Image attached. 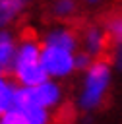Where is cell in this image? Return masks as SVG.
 <instances>
[{
	"label": "cell",
	"mask_w": 122,
	"mask_h": 124,
	"mask_svg": "<svg viewBox=\"0 0 122 124\" xmlns=\"http://www.w3.org/2000/svg\"><path fill=\"white\" fill-rule=\"evenodd\" d=\"M41 48H43V43L33 33H25L17 39V48H15L14 62L10 66V76L19 87L37 85L48 79L41 64Z\"/></svg>",
	"instance_id": "cell-1"
},
{
	"label": "cell",
	"mask_w": 122,
	"mask_h": 124,
	"mask_svg": "<svg viewBox=\"0 0 122 124\" xmlns=\"http://www.w3.org/2000/svg\"><path fill=\"white\" fill-rule=\"evenodd\" d=\"M112 85V64L105 58H95L87 70L81 72V83L77 89L76 105L81 112H93L101 108Z\"/></svg>",
	"instance_id": "cell-2"
},
{
	"label": "cell",
	"mask_w": 122,
	"mask_h": 124,
	"mask_svg": "<svg viewBox=\"0 0 122 124\" xmlns=\"http://www.w3.org/2000/svg\"><path fill=\"white\" fill-rule=\"evenodd\" d=\"M64 101V87L58 79H45L37 85H29V87H19L17 89V101L15 103H23V105H35L41 108H48L54 110L62 105Z\"/></svg>",
	"instance_id": "cell-3"
},
{
	"label": "cell",
	"mask_w": 122,
	"mask_h": 124,
	"mask_svg": "<svg viewBox=\"0 0 122 124\" xmlns=\"http://www.w3.org/2000/svg\"><path fill=\"white\" fill-rule=\"evenodd\" d=\"M76 52L77 50H68L62 46H52V45H43L41 48V64L46 72L48 78L52 79H68L72 78L76 70Z\"/></svg>",
	"instance_id": "cell-4"
},
{
	"label": "cell",
	"mask_w": 122,
	"mask_h": 124,
	"mask_svg": "<svg viewBox=\"0 0 122 124\" xmlns=\"http://www.w3.org/2000/svg\"><path fill=\"white\" fill-rule=\"evenodd\" d=\"M108 35L105 25L89 23L79 31V50L87 52L91 58H103V54L108 50Z\"/></svg>",
	"instance_id": "cell-5"
},
{
	"label": "cell",
	"mask_w": 122,
	"mask_h": 124,
	"mask_svg": "<svg viewBox=\"0 0 122 124\" xmlns=\"http://www.w3.org/2000/svg\"><path fill=\"white\" fill-rule=\"evenodd\" d=\"M41 43L52 45V46H62L68 50H79V33L66 23H56L43 33Z\"/></svg>",
	"instance_id": "cell-6"
},
{
	"label": "cell",
	"mask_w": 122,
	"mask_h": 124,
	"mask_svg": "<svg viewBox=\"0 0 122 124\" xmlns=\"http://www.w3.org/2000/svg\"><path fill=\"white\" fill-rule=\"evenodd\" d=\"M17 35L10 27H0V66L10 74V66L15 56L17 48Z\"/></svg>",
	"instance_id": "cell-7"
},
{
	"label": "cell",
	"mask_w": 122,
	"mask_h": 124,
	"mask_svg": "<svg viewBox=\"0 0 122 124\" xmlns=\"http://www.w3.org/2000/svg\"><path fill=\"white\" fill-rule=\"evenodd\" d=\"M31 0H0V27H12L27 10Z\"/></svg>",
	"instance_id": "cell-8"
},
{
	"label": "cell",
	"mask_w": 122,
	"mask_h": 124,
	"mask_svg": "<svg viewBox=\"0 0 122 124\" xmlns=\"http://www.w3.org/2000/svg\"><path fill=\"white\" fill-rule=\"evenodd\" d=\"M17 89H19V85L14 81V78L10 74L0 78V114H4L8 108H12L15 105Z\"/></svg>",
	"instance_id": "cell-9"
},
{
	"label": "cell",
	"mask_w": 122,
	"mask_h": 124,
	"mask_svg": "<svg viewBox=\"0 0 122 124\" xmlns=\"http://www.w3.org/2000/svg\"><path fill=\"white\" fill-rule=\"evenodd\" d=\"M77 8H79L77 0H52L48 12H50V16L54 19L68 21V19H72L77 14Z\"/></svg>",
	"instance_id": "cell-10"
},
{
	"label": "cell",
	"mask_w": 122,
	"mask_h": 124,
	"mask_svg": "<svg viewBox=\"0 0 122 124\" xmlns=\"http://www.w3.org/2000/svg\"><path fill=\"white\" fill-rule=\"evenodd\" d=\"M15 105L21 107L27 124H50L52 122V110L48 108H41L35 105H23V103H15Z\"/></svg>",
	"instance_id": "cell-11"
},
{
	"label": "cell",
	"mask_w": 122,
	"mask_h": 124,
	"mask_svg": "<svg viewBox=\"0 0 122 124\" xmlns=\"http://www.w3.org/2000/svg\"><path fill=\"white\" fill-rule=\"evenodd\" d=\"M105 29H107L110 46H114V45H122V16H120V14L108 17L107 23H105Z\"/></svg>",
	"instance_id": "cell-12"
},
{
	"label": "cell",
	"mask_w": 122,
	"mask_h": 124,
	"mask_svg": "<svg viewBox=\"0 0 122 124\" xmlns=\"http://www.w3.org/2000/svg\"><path fill=\"white\" fill-rule=\"evenodd\" d=\"M0 124H27L21 107H19V105H14V107L8 108L4 114H0Z\"/></svg>",
	"instance_id": "cell-13"
},
{
	"label": "cell",
	"mask_w": 122,
	"mask_h": 124,
	"mask_svg": "<svg viewBox=\"0 0 122 124\" xmlns=\"http://www.w3.org/2000/svg\"><path fill=\"white\" fill-rule=\"evenodd\" d=\"M95 58H91L87 52H83V50H77L76 52V70L77 72H83V70H87L89 66H91V62H93Z\"/></svg>",
	"instance_id": "cell-14"
},
{
	"label": "cell",
	"mask_w": 122,
	"mask_h": 124,
	"mask_svg": "<svg viewBox=\"0 0 122 124\" xmlns=\"http://www.w3.org/2000/svg\"><path fill=\"white\" fill-rule=\"evenodd\" d=\"M112 68L122 72V45H114L112 46Z\"/></svg>",
	"instance_id": "cell-15"
},
{
	"label": "cell",
	"mask_w": 122,
	"mask_h": 124,
	"mask_svg": "<svg viewBox=\"0 0 122 124\" xmlns=\"http://www.w3.org/2000/svg\"><path fill=\"white\" fill-rule=\"evenodd\" d=\"M83 4H87V6H97V4H101L103 0H81Z\"/></svg>",
	"instance_id": "cell-16"
}]
</instances>
